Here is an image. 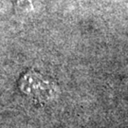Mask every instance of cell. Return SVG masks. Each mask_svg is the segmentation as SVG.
I'll return each instance as SVG.
<instances>
[{
    "label": "cell",
    "mask_w": 128,
    "mask_h": 128,
    "mask_svg": "<svg viewBox=\"0 0 128 128\" xmlns=\"http://www.w3.org/2000/svg\"><path fill=\"white\" fill-rule=\"evenodd\" d=\"M19 88L32 101L42 104L52 100L57 94L54 82L33 70H28L21 77Z\"/></svg>",
    "instance_id": "cell-1"
},
{
    "label": "cell",
    "mask_w": 128,
    "mask_h": 128,
    "mask_svg": "<svg viewBox=\"0 0 128 128\" xmlns=\"http://www.w3.org/2000/svg\"><path fill=\"white\" fill-rule=\"evenodd\" d=\"M28 4L30 6V10H33V5H32V0H28Z\"/></svg>",
    "instance_id": "cell-2"
}]
</instances>
